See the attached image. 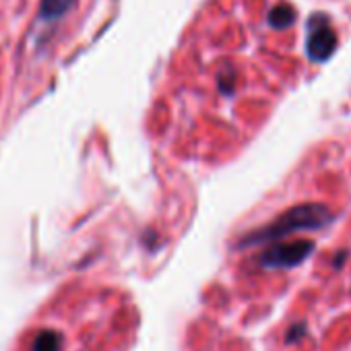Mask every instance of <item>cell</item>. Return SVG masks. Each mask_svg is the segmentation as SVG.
Listing matches in <instances>:
<instances>
[{
    "instance_id": "cell-1",
    "label": "cell",
    "mask_w": 351,
    "mask_h": 351,
    "mask_svg": "<svg viewBox=\"0 0 351 351\" xmlns=\"http://www.w3.org/2000/svg\"><path fill=\"white\" fill-rule=\"evenodd\" d=\"M332 221V215L326 205L320 203H306V205H295L281 213L275 221L267 223L261 230H254L246 234L240 242L238 248H248L256 244H267V242H277L283 240L285 236L293 232H310V230H320Z\"/></svg>"
},
{
    "instance_id": "cell-6",
    "label": "cell",
    "mask_w": 351,
    "mask_h": 351,
    "mask_svg": "<svg viewBox=\"0 0 351 351\" xmlns=\"http://www.w3.org/2000/svg\"><path fill=\"white\" fill-rule=\"evenodd\" d=\"M62 349V337L56 330H42L36 341L32 351H60Z\"/></svg>"
},
{
    "instance_id": "cell-4",
    "label": "cell",
    "mask_w": 351,
    "mask_h": 351,
    "mask_svg": "<svg viewBox=\"0 0 351 351\" xmlns=\"http://www.w3.org/2000/svg\"><path fill=\"white\" fill-rule=\"evenodd\" d=\"M75 0H42L40 7V15L44 21H54L60 19L62 15H66L71 11Z\"/></svg>"
},
{
    "instance_id": "cell-2",
    "label": "cell",
    "mask_w": 351,
    "mask_h": 351,
    "mask_svg": "<svg viewBox=\"0 0 351 351\" xmlns=\"http://www.w3.org/2000/svg\"><path fill=\"white\" fill-rule=\"evenodd\" d=\"M312 240H293V242H279L265 250L258 258L261 267L265 269H291L302 265L314 252Z\"/></svg>"
},
{
    "instance_id": "cell-8",
    "label": "cell",
    "mask_w": 351,
    "mask_h": 351,
    "mask_svg": "<svg viewBox=\"0 0 351 351\" xmlns=\"http://www.w3.org/2000/svg\"><path fill=\"white\" fill-rule=\"evenodd\" d=\"M343 261H345V252H339V256H337V263H335V267H337V269H341Z\"/></svg>"
},
{
    "instance_id": "cell-5",
    "label": "cell",
    "mask_w": 351,
    "mask_h": 351,
    "mask_svg": "<svg viewBox=\"0 0 351 351\" xmlns=\"http://www.w3.org/2000/svg\"><path fill=\"white\" fill-rule=\"evenodd\" d=\"M295 21V9L287 3H281L277 5L271 13H269V23L275 27V29H287L291 27Z\"/></svg>"
},
{
    "instance_id": "cell-3",
    "label": "cell",
    "mask_w": 351,
    "mask_h": 351,
    "mask_svg": "<svg viewBox=\"0 0 351 351\" xmlns=\"http://www.w3.org/2000/svg\"><path fill=\"white\" fill-rule=\"evenodd\" d=\"M337 48V34L326 15H312L308 21L306 52L312 62H324Z\"/></svg>"
},
{
    "instance_id": "cell-7",
    "label": "cell",
    "mask_w": 351,
    "mask_h": 351,
    "mask_svg": "<svg viewBox=\"0 0 351 351\" xmlns=\"http://www.w3.org/2000/svg\"><path fill=\"white\" fill-rule=\"evenodd\" d=\"M304 332H306V324H304V322L293 324V326H291V330L287 332V343H295Z\"/></svg>"
}]
</instances>
